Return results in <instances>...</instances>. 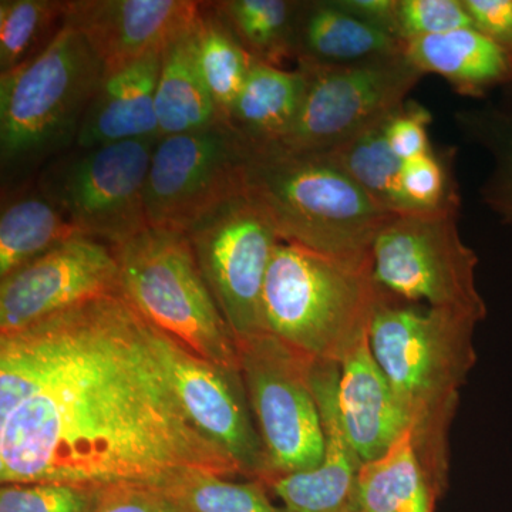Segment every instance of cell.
<instances>
[{
  "instance_id": "cell-1",
  "label": "cell",
  "mask_w": 512,
  "mask_h": 512,
  "mask_svg": "<svg viewBox=\"0 0 512 512\" xmlns=\"http://www.w3.org/2000/svg\"><path fill=\"white\" fill-rule=\"evenodd\" d=\"M188 468L241 476L123 292L0 335V483L157 485Z\"/></svg>"
},
{
  "instance_id": "cell-2",
  "label": "cell",
  "mask_w": 512,
  "mask_h": 512,
  "mask_svg": "<svg viewBox=\"0 0 512 512\" xmlns=\"http://www.w3.org/2000/svg\"><path fill=\"white\" fill-rule=\"evenodd\" d=\"M477 323L464 313L394 302L387 292L370 322V349L409 416L417 454L440 495L447 487L448 433L477 362Z\"/></svg>"
},
{
  "instance_id": "cell-3",
  "label": "cell",
  "mask_w": 512,
  "mask_h": 512,
  "mask_svg": "<svg viewBox=\"0 0 512 512\" xmlns=\"http://www.w3.org/2000/svg\"><path fill=\"white\" fill-rule=\"evenodd\" d=\"M244 187L282 242L350 264L372 266L377 232L394 215L329 154L278 144L245 141Z\"/></svg>"
},
{
  "instance_id": "cell-4",
  "label": "cell",
  "mask_w": 512,
  "mask_h": 512,
  "mask_svg": "<svg viewBox=\"0 0 512 512\" xmlns=\"http://www.w3.org/2000/svg\"><path fill=\"white\" fill-rule=\"evenodd\" d=\"M383 293L373 266L281 242L265 279L264 332L315 362L340 365L369 335Z\"/></svg>"
},
{
  "instance_id": "cell-5",
  "label": "cell",
  "mask_w": 512,
  "mask_h": 512,
  "mask_svg": "<svg viewBox=\"0 0 512 512\" xmlns=\"http://www.w3.org/2000/svg\"><path fill=\"white\" fill-rule=\"evenodd\" d=\"M104 76L87 40L67 26L45 52L0 74L3 181L25 177L76 147Z\"/></svg>"
},
{
  "instance_id": "cell-6",
  "label": "cell",
  "mask_w": 512,
  "mask_h": 512,
  "mask_svg": "<svg viewBox=\"0 0 512 512\" xmlns=\"http://www.w3.org/2000/svg\"><path fill=\"white\" fill-rule=\"evenodd\" d=\"M111 249L121 292L148 323L212 363L241 369L237 339L184 232L147 227Z\"/></svg>"
},
{
  "instance_id": "cell-7",
  "label": "cell",
  "mask_w": 512,
  "mask_h": 512,
  "mask_svg": "<svg viewBox=\"0 0 512 512\" xmlns=\"http://www.w3.org/2000/svg\"><path fill=\"white\" fill-rule=\"evenodd\" d=\"M458 207L394 214L377 232L373 276L384 292L429 308L487 318L478 292V258L460 237Z\"/></svg>"
},
{
  "instance_id": "cell-8",
  "label": "cell",
  "mask_w": 512,
  "mask_h": 512,
  "mask_svg": "<svg viewBox=\"0 0 512 512\" xmlns=\"http://www.w3.org/2000/svg\"><path fill=\"white\" fill-rule=\"evenodd\" d=\"M158 140L74 147L40 170L37 190L80 235L116 247L148 227L144 191Z\"/></svg>"
},
{
  "instance_id": "cell-9",
  "label": "cell",
  "mask_w": 512,
  "mask_h": 512,
  "mask_svg": "<svg viewBox=\"0 0 512 512\" xmlns=\"http://www.w3.org/2000/svg\"><path fill=\"white\" fill-rule=\"evenodd\" d=\"M296 63L305 74V94L276 144L299 153H326L389 119L423 76L404 55L345 66Z\"/></svg>"
},
{
  "instance_id": "cell-10",
  "label": "cell",
  "mask_w": 512,
  "mask_h": 512,
  "mask_svg": "<svg viewBox=\"0 0 512 512\" xmlns=\"http://www.w3.org/2000/svg\"><path fill=\"white\" fill-rule=\"evenodd\" d=\"M238 353L274 478L319 466L325 434L312 387L313 360L269 333L238 342Z\"/></svg>"
},
{
  "instance_id": "cell-11",
  "label": "cell",
  "mask_w": 512,
  "mask_h": 512,
  "mask_svg": "<svg viewBox=\"0 0 512 512\" xmlns=\"http://www.w3.org/2000/svg\"><path fill=\"white\" fill-rule=\"evenodd\" d=\"M185 235L237 343L265 333L262 295L272 256L282 241L262 208L244 191Z\"/></svg>"
},
{
  "instance_id": "cell-12",
  "label": "cell",
  "mask_w": 512,
  "mask_h": 512,
  "mask_svg": "<svg viewBox=\"0 0 512 512\" xmlns=\"http://www.w3.org/2000/svg\"><path fill=\"white\" fill-rule=\"evenodd\" d=\"M245 141L221 121L161 137L151 156L144 202L148 227L187 232L244 187Z\"/></svg>"
},
{
  "instance_id": "cell-13",
  "label": "cell",
  "mask_w": 512,
  "mask_h": 512,
  "mask_svg": "<svg viewBox=\"0 0 512 512\" xmlns=\"http://www.w3.org/2000/svg\"><path fill=\"white\" fill-rule=\"evenodd\" d=\"M151 328L192 423L234 461L241 477L268 485L274 474L241 369L212 363L163 330Z\"/></svg>"
},
{
  "instance_id": "cell-14",
  "label": "cell",
  "mask_w": 512,
  "mask_h": 512,
  "mask_svg": "<svg viewBox=\"0 0 512 512\" xmlns=\"http://www.w3.org/2000/svg\"><path fill=\"white\" fill-rule=\"evenodd\" d=\"M121 292L113 249L77 235L0 279V335Z\"/></svg>"
},
{
  "instance_id": "cell-15",
  "label": "cell",
  "mask_w": 512,
  "mask_h": 512,
  "mask_svg": "<svg viewBox=\"0 0 512 512\" xmlns=\"http://www.w3.org/2000/svg\"><path fill=\"white\" fill-rule=\"evenodd\" d=\"M64 26L79 32L107 74L164 49L187 28L201 2L191 0H63Z\"/></svg>"
},
{
  "instance_id": "cell-16",
  "label": "cell",
  "mask_w": 512,
  "mask_h": 512,
  "mask_svg": "<svg viewBox=\"0 0 512 512\" xmlns=\"http://www.w3.org/2000/svg\"><path fill=\"white\" fill-rule=\"evenodd\" d=\"M339 373L336 363L312 362V387L325 434V454L319 466L276 477L266 485L281 498L285 512H355L357 476L363 463L340 417Z\"/></svg>"
},
{
  "instance_id": "cell-17",
  "label": "cell",
  "mask_w": 512,
  "mask_h": 512,
  "mask_svg": "<svg viewBox=\"0 0 512 512\" xmlns=\"http://www.w3.org/2000/svg\"><path fill=\"white\" fill-rule=\"evenodd\" d=\"M338 402L346 436L362 463L383 456L410 420L369 345V335L340 363Z\"/></svg>"
},
{
  "instance_id": "cell-18",
  "label": "cell",
  "mask_w": 512,
  "mask_h": 512,
  "mask_svg": "<svg viewBox=\"0 0 512 512\" xmlns=\"http://www.w3.org/2000/svg\"><path fill=\"white\" fill-rule=\"evenodd\" d=\"M164 49L107 74L84 116L76 147L160 138L156 92Z\"/></svg>"
},
{
  "instance_id": "cell-19",
  "label": "cell",
  "mask_w": 512,
  "mask_h": 512,
  "mask_svg": "<svg viewBox=\"0 0 512 512\" xmlns=\"http://www.w3.org/2000/svg\"><path fill=\"white\" fill-rule=\"evenodd\" d=\"M403 53L421 73L444 77L467 96H483L512 80V57L476 28L406 40Z\"/></svg>"
},
{
  "instance_id": "cell-20",
  "label": "cell",
  "mask_w": 512,
  "mask_h": 512,
  "mask_svg": "<svg viewBox=\"0 0 512 512\" xmlns=\"http://www.w3.org/2000/svg\"><path fill=\"white\" fill-rule=\"evenodd\" d=\"M404 42L357 18L338 2H302L296 26V62L357 64L404 55Z\"/></svg>"
},
{
  "instance_id": "cell-21",
  "label": "cell",
  "mask_w": 512,
  "mask_h": 512,
  "mask_svg": "<svg viewBox=\"0 0 512 512\" xmlns=\"http://www.w3.org/2000/svg\"><path fill=\"white\" fill-rule=\"evenodd\" d=\"M305 89L298 67L254 62L225 123L249 144L279 143L301 110Z\"/></svg>"
},
{
  "instance_id": "cell-22",
  "label": "cell",
  "mask_w": 512,
  "mask_h": 512,
  "mask_svg": "<svg viewBox=\"0 0 512 512\" xmlns=\"http://www.w3.org/2000/svg\"><path fill=\"white\" fill-rule=\"evenodd\" d=\"M440 497L409 429L383 456L360 467L355 512H434Z\"/></svg>"
},
{
  "instance_id": "cell-23",
  "label": "cell",
  "mask_w": 512,
  "mask_h": 512,
  "mask_svg": "<svg viewBox=\"0 0 512 512\" xmlns=\"http://www.w3.org/2000/svg\"><path fill=\"white\" fill-rule=\"evenodd\" d=\"M192 22L164 47L156 92L160 138L204 130L224 121L195 62Z\"/></svg>"
},
{
  "instance_id": "cell-24",
  "label": "cell",
  "mask_w": 512,
  "mask_h": 512,
  "mask_svg": "<svg viewBox=\"0 0 512 512\" xmlns=\"http://www.w3.org/2000/svg\"><path fill=\"white\" fill-rule=\"evenodd\" d=\"M77 235L39 190L16 195L0 215V279Z\"/></svg>"
},
{
  "instance_id": "cell-25",
  "label": "cell",
  "mask_w": 512,
  "mask_h": 512,
  "mask_svg": "<svg viewBox=\"0 0 512 512\" xmlns=\"http://www.w3.org/2000/svg\"><path fill=\"white\" fill-rule=\"evenodd\" d=\"M191 36L198 70L225 121L255 60L232 35L212 2H201Z\"/></svg>"
},
{
  "instance_id": "cell-26",
  "label": "cell",
  "mask_w": 512,
  "mask_h": 512,
  "mask_svg": "<svg viewBox=\"0 0 512 512\" xmlns=\"http://www.w3.org/2000/svg\"><path fill=\"white\" fill-rule=\"evenodd\" d=\"M212 5L255 62L282 67L285 60L295 57L302 2L220 0Z\"/></svg>"
},
{
  "instance_id": "cell-27",
  "label": "cell",
  "mask_w": 512,
  "mask_h": 512,
  "mask_svg": "<svg viewBox=\"0 0 512 512\" xmlns=\"http://www.w3.org/2000/svg\"><path fill=\"white\" fill-rule=\"evenodd\" d=\"M389 119L367 128L342 146L326 151V154L382 207L393 214H404L410 212L402 192L404 161L393 153L387 141Z\"/></svg>"
},
{
  "instance_id": "cell-28",
  "label": "cell",
  "mask_w": 512,
  "mask_h": 512,
  "mask_svg": "<svg viewBox=\"0 0 512 512\" xmlns=\"http://www.w3.org/2000/svg\"><path fill=\"white\" fill-rule=\"evenodd\" d=\"M154 487L183 512H285L272 504L261 481L235 483L210 471H175Z\"/></svg>"
},
{
  "instance_id": "cell-29",
  "label": "cell",
  "mask_w": 512,
  "mask_h": 512,
  "mask_svg": "<svg viewBox=\"0 0 512 512\" xmlns=\"http://www.w3.org/2000/svg\"><path fill=\"white\" fill-rule=\"evenodd\" d=\"M64 28L62 0L0 2V74L45 52Z\"/></svg>"
},
{
  "instance_id": "cell-30",
  "label": "cell",
  "mask_w": 512,
  "mask_h": 512,
  "mask_svg": "<svg viewBox=\"0 0 512 512\" xmlns=\"http://www.w3.org/2000/svg\"><path fill=\"white\" fill-rule=\"evenodd\" d=\"M103 488L67 483L2 484L0 512H96Z\"/></svg>"
},
{
  "instance_id": "cell-31",
  "label": "cell",
  "mask_w": 512,
  "mask_h": 512,
  "mask_svg": "<svg viewBox=\"0 0 512 512\" xmlns=\"http://www.w3.org/2000/svg\"><path fill=\"white\" fill-rule=\"evenodd\" d=\"M402 192L410 212L437 211L460 205L446 164L433 150L404 161Z\"/></svg>"
},
{
  "instance_id": "cell-32",
  "label": "cell",
  "mask_w": 512,
  "mask_h": 512,
  "mask_svg": "<svg viewBox=\"0 0 512 512\" xmlns=\"http://www.w3.org/2000/svg\"><path fill=\"white\" fill-rule=\"evenodd\" d=\"M478 120L484 143L495 158L494 173L483 188L484 201L512 225V117L493 114Z\"/></svg>"
},
{
  "instance_id": "cell-33",
  "label": "cell",
  "mask_w": 512,
  "mask_h": 512,
  "mask_svg": "<svg viewBox=\"0 0 512 512\" xmlns=\"http://www.w3.org/2000/svg\"><path fill=\"white\" fill-rule=\"evenodd\" d=\"M474 28L463 0H399L396 35L400 40Z\"/></svg>"
},
{
  "instance_id": "cell-34",
  "label": "cell",
  "mask_w": 512,
  "mask_h": 512,
  "mask_svg": "<svg viewBox=\"0 0 512 512\" xmlns=\"http://www.w3.org/2000/svg\"><path fill=\"white\" fill-rule=\"evenodd\" d=\"M430 121L429 111L410 101L390 117L387 121L386 137L393 153L400 160H412L429 153Z\"/></svg>"
},
{
  "instance_id": "cell-35",
  "label": "cell",
  "mask_w": 512,
  "mask_h": 512,
  "mask_svg": "<svg viewBox=\"0 0 512 512\" xmlns=\"http://www.w3.org/2000/svg\"><path fill=\"white\" fill-rule=\"evenodd\" d=\"M96 512H183L154 485L104 487Z\"/></svg>"
},
{
  "instance_id": "cell-36",
  "label": "cell",
  "mask_w": 512,
  "mask_h": 512,
  "mask_svg": "<svg viewBox=\"0 0 512 512\" xmlns=\"http://www.w3.org/2000/svg\"><path fill=\"white\" fill-rule=\"evenodd\" d=\"M474 28L512 57V0H463Z\"/></svg>"
},
{
  "instance_id": "cell-37",
  "label": "cell",
  "mask_w": 512,
  "mask_h": 512,
  "mask_svg": "<svg viewBox=\"0 0 512 512\" xmlns=\"http://www.w3.org/2000/svg\"><path fill=\"white\" fill-rule=\"evenodd\" d=\"M340 8L357 18L396 36L397 3L399 0H336ZM399 39V37H397Z\"/></svg>"
}]
</instances>
